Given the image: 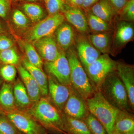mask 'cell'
<instances>
[{"label":"cell","mask_w":134,"mask_h":134,"mask_svg":"<svg viewBox=\"0 0 134 134\" xmlns=\"http://www.w3.org/2000/svg\"><path fill=\"white\" fill-rule=\"evenodd\" d=\"M50 134H65L62 113L48 97H41L25 111Z\"/></svg>","instance_id":"obj_1"},{"label":"cell","mask_w":134,"mask_h":134,"mask_svg":"<svg viewBox=\"0 0 134 134\" xmlns=\"http://www.w3.org/2000/svg\"><path fill=\"white\" fill-rule=\"evenodd\" d=\"M66 55L69 63L71 86L86 101L93 96L96 91L79 60L76 52L74 49L69 48Z\"/></svg>","instance_id":"obj_2"},{"label":"cell","mask_w":134,"mask_h":134,"mask_svg":"<svg viewBox=\"0 0 134 134\" xmlns=\"http://www.w3.org/2000/svg\"><path fill=\"white\" fill-rule=\"evenodd\" d=\"M98 90L99 91L108 102L115 108L133 113L130 108L126 91L116 71L104 81Z\"/></svg>","instance_id":"obj_3"},{"label":"cell","mask_w":134,"mask_h":134,"mask_svg":"<svg viewBox=\"0 0 134 134\" xmlns=\"http://www.w3.org/2000/svg\"><path fill=\"white\" fill-rule=\"evenodd\" d=\"M86 102L90 113L103 125L108 134H113L115 118L119 110L108 102L99 90Z\"/></svg>","instance_id":"obj_4"},{"label":"cell","mask_w":134,"mask_h":134,"mask_svg":"<svg viewBox=\"0 0 134 134\" xmlns=\"http://www.w3.org/2000/svg\"><path fill=\"white\" fill-rule=\"evenodd\" d=\"M96 91L109 75L116 72L117 62L108 54L100 55L96 60L83 68Z\"/></svg>","instance_id":"obj_5"},{"label":"cell","mask_w":134,"mask_h":134,"mask_svg":"<svg viewBox=\"0 0 134 134\" xmlns=\"http://www.w3.org/2000/svg\"><path fill=\"white\" fill-rule=\"evenodd\" d=\"M17 129L23 134H47L46 130L31 115L18 110L5 113Z\"/></svg>","instance_id":"obj_6"},{"label":"cell","mask_w":134,"mask_h":134,"mask_svg":"<svg viewBox=\"0 0 134 134\" xmlns=\"http://www.w3.org/2000/svg\"><path fill=\"white\" fill-rule=\"evenodd\" d=\"M65 18L61 13L50 15L38 22L28 32L26 38L34 41L44 37L52 36L59 26L64 23Z\"/></svg>","instance_id":"obj_7"},{"label":"cell","mask_w":134,"mask_h":134,"mask_svg":"<svg viewBox=\"0 0 134 134\" xmlns=\"http://www.w3.org/2000/svg\"><path fill=\"white\" fill-rule=\"evenodd\" d=\"M86 100L70 86V93L65 103L62 113L74 119L83 120L90 113Z\"/></svg>","instance_id":"obj_8"},{"label":"cell","mask_w":134,"mask_h":134,"mask_svg":"<svg viewBox=\"0 0 134 134\" xmlns=\"http://www.w3.org/2000/svg\"><path fill=\"white\" fill-rule=\"evenodd\" d=\"M44 65L49 75L60 83L68 86L71 85L69 63L63 51H61L57 59L53 61L46 62Z\"/></svg>","instance_id":"obj_9"},{"label":"cell","mask_w":134,"mask_h":134,"mask_svg":"<svg viewBox=\"0 0 134 134\" xmlns=\"http://www.w3.org/2000/svg\"><path fill=\"white\" fill-rule=\"evenodd\" d=\"M48 96L58 110H62L70 93V85L68 86L60 83L55 78L48 76Z\"/></svg>","instance_id":"obj_10"},{"label":"cell","mask_w":134,"mask_h":134,"mask_svg":"<svg viewBox=\"0 0 134 134\" xmlns=\"http://www.w3.org/2000/svg\"><path fill=\"white\" fill-rule=\"evenodd\" d=\"M117 62L116 72L122 81L126 91L129 106L134 112V67L121 61Z\"/></svg>","instance_id":"obj_11"},{"label":"cell","mask_w":134,"mask_h":134,"mask_svg":"<svg viewBox=\"0 0 134 134\" xmlns=\"http://www.w3.org/2000/svg\"><path fill=\"white\" fill-rule=\"evenodd\" d=\"M34 46L41 58L46 62L53 61L60 54L55 40L52 36H47L33 41Z\"/></svg>","instance_id":"obj_12"},{"label":"cell","mask_w":134,"mask_h":134,"mask_svg":"<svg viewBox=\"0 0 134 134\" xmlns=\"http://www.w3.org/2000/svg\"><path fill=\"white\" fill-rule=\"evenodd\" d=\"M76 44L77 56L83 68L95 61L100 55V52L84 36L81 35L78 37Z\"/></svg>","instance_id":"obj_13"},{"label":"cell","mask_w":134,"mask_h":134,"mask_svg":"<svg viewBox=\"0 0 134 134\" xmlns=\"http://www.w3.org/2000/svg\"><path fill=\"white\" fill-rule=\"evenodd\" d=\"M133 26L130 22L121 21L117 23L113 40L114 50L121 49L134 38Z\"/></svg>","instance_id":"obj_14"},{"label":"cell","mask_w":134,"mask_h":134,"mask_svg":"<svg viewBox=\"0 0 134 134\" xmlns=\"http://www.w3.org/2000/svg\"><path fill=\"white\" fill-rule=\"evenodd\" d=\"M63 13L65 18L78 31L82 33L88 32L89 27L87 19L81 9L71 7L66 5Z\"/></svg>","instance_id":"obj_15"},{"label":"cell","mask_w":134,"mask_h":134,"mask_svg":"<svg viewBox=\"0 0 134 134\" xmlns=\"http://www.w3.org/2000/svg\"><path fill=\"white\" fill-rule=\"evenodd\" d=\"M18 69L31 100L32 103H36L42 97L38 84L23 66L19 65Z\"/></svg>","instance_id":"obj_16"},{"label":"cell","mask_w":134,"mask_h":134,"mask_svg":"<svg viewBox=\"0 0 134 134\" xmlns=\"http://www.w3.org/2000/svg\"><path fill=\"white\" fill-rule=\"evenodd\" d=\"M134 132L133 113L119 110L116 115L113 133L126 134Z\"/></svg>","instance_id":"obj_17"},{"label":"cell","mask_w":134,"mask_h":134,"mask_svg":"<svg viewBox=\"0 0 134 134\" xmlns=\"http://www.w3.org/2000/svg\"><path fill=\"white\" fill-rule=\"evenodd\" d=\"M56 31V41L58 46L63 51L68 50L72 46L75 38V34L70 25L63 23Z\"/></svg>","instance_id":"obj_18"},{"label":"cell","mask_w":134,"mask_h":134,"mask_svg":"<svg viewBox=\"0 0 134 134\" xmlns=\"http://www.w3.org/2000/svg\"><path fill=\"white\" fill-rule=\"evenodd\" d=\"M15 104L17 110L26 111L31 107L32 102L23 82L18 80L13 86Z\"/></svg>","instance_id":"obj_19"},{"label":"cell","mask_w":134,"mask_h":134,"mask_svg":"<svg viewBox=\"0 0 134 134\" xmlns=\"http://www.w3.org/2000/svg\"><path fill=\"white\" fill-rule=\"evenodd\" d=\"M23 66L37 82L43 97L48 96V76L42 69L32 65L26 58L23 59Z\"/></svg>","instance_id":"obj_20"},{"label":"cell","mask_w":134,"mask_h":134,"mask_svg":"<svg viewBox=\"0 0 134 134\" xmlns=\"http://www.w3.org/2000/svg\"><path fill=\"white\" fill-rule=\"evenodd\" d=\"M0 107L5 113L16 110L13 86L11 83L3 82L0 89Z\"/></svg>","instance_id":"obj_21"},{"label":"cell","mask_w":134,"mask_h":134,"mask_svg":"<svg viewBox=\"0 0 134 134\" xmlns=\"http://www.w3.org/2000/svg\"><path fill=\"white\" fill-rule=\"evenodd\" d=\"M91 9L93 14L108 23L111 22L116 13L108 0H99Z\"/></svg>","instance_id":"obj_22"},{"label":"cell","mask_w":134,"mask_h":134,"mask_svg":"<svg viewBox=\"0 0 134 134\" xmlns=\"http://www.w3.org/2000/svg\"><path fill=\"white\" fill-rule=\"evenodd\" d=\"M63 115L65 134H91L83 120Z\"/></svg>","instance_id":"obj_23"},{"label":"cell","mask_w":134,"mask_h":134,"mask_svg":"<svg viewBox=\"0 0 134 134\" xmlns=\"http://www.w3.org/2000/svg\"><path fill=\"white\" fill-rule=\"evenodd\" d=\"M88 39L100 52L108 54L111 53V37L107 32L91 34L88 36Z\"/></svg>","instance_id":"obj_24"},{"label":"cell","mask_w":134,"mask_h":134,"mask_svg":"<svg viewBox=\"0 0 134 134\" xmlns=\"http://www.w3.org/2000/svg\"><path fill=\"white\" fill-rule=\"evenodd\" d=\"M88 26L92 30L96 32H107L110 30L108 23L93 14L89 13L86 16Z\"/></svg>","instance_id":"obj_25"},{"label":"cell","mask_w":134,"mask_h":134,"mask_svg":"<svg viewBox=\"0 0 134 134\" xmlns=\"http://www.w3.org/2000/svg\"><path fill=\"white\" fill-rule=\"evenodd\" d=\"M25 14L34 22L40 21L44 16V10L41 6L34 3H25L22 7Z\"/></svg>","instance_id":"obj_26"},{"label":"cell","mask_w":134,"mask_h":134,"mask_svg":"<svg viewBox=\"0 0 134 134\" xmlns=\"http://www.w3.org/2000/svg\"><path fill=\"white\" fill-rule=\"evenodd\" d=\"M24 48L28 61L32 65L42 70L43 63L42 58L34 46L29 42H26L24 44Z\"/></svg>","instance_id":"obj_27"},{"label":"cell","mask_w":134,"mask_h":134,"mask_svg":"<svg viewBox=\"0 0 134 134\" xmlns=\"http://www.w3.org/2000/svg\"><path fill=\"white\" fill-rule=\"evenodd\" d=\"M83 120L91 134H108L103 125L91 113Z\"/></svg>","instance_id":"obj_28"},{"label":"cell","mask_w":134,"mask_h":134,"mask_svg":"<svg viewBox=\"0 0 134 134\" xmlns=\"http://www.w3.org/2000/svg\"><path fill=\"white\" fill-rule=\"evenodd\" d=\"M19 60L17 53L12 48L0 52V61L5 65H17Z\"/></svg>","instance_id":"obj_29"},{"label":"cell","mask_w":134,"mask_h":134,"mask_svg":"<svg viewBox=\"0 0 134 134\" xmlns=\"http://www.w3.org/2000/svg\"><path fill=\"white\" fill-rule=\"evenodd\" d=\"M0 134H19L18 130L5 113L0 114Z\"/></svg>","instance_id":"obj_30"},{"label":"cell","mask_w":134,"mask_h":134,"mask_svg":"<svg viewBox=\"0 0 134 134\" xmlns=\"http://www.w3.org/2000/svg\"><path fill=\"white\" fill-rule=\"evenodd\" d=\"M49 15L63 12L66 4L63 0H44Z\"/></svg>","instance_id":"obj_31"},{"label":"cell","mask_w":134,"mask_h":134,"mask_svg":"<svg viewBox=\"0 0 134 134\" xmlns=\"http://www.w3.org/2000/svg\"><path fill=\"white\" fill-rule=\"evenodd\" d=\"M119 13L121 21H134V0H128Z\"/></svg>","instance_id":"obj_32"},{"label":"cell","mask_w":134,"mask_h":134,"mask_svg":"<svg viewBox=\"0 0 134 134\" xmlns=\"http://www.w3.org/2000/svg\"><path fill=\"white\" fill-rule=\"evenodd\" d=\"M16 75V70L14 65L5 64L0 68L1 76L8 82L14 81Z\"/></svg>","instance_id":"obj_33"},{"label":"cell","mask_w":134,"mask_h":134,"mask_svg":"<svg viewBox=\"0 0 134 134\" xmlns=\"http://www.w3.org/2000/svg\"><path fill=\"white\" fill-rule=\"evenodd\" d=\"M12 20L15 25L20 29H26L29 26V19L26 16L19 10L15 9L14 11Z\"/></svg>","instance_id":"obj_34"},{"label":"cell","mask_w":134,"mask_h":134,"mask_svg":"<svg viewBox=\"0 0 134 134\" xmlns=\"http://www.w3.org/2000/svg\"><path fill=\"white\" fill-rule=\"evenodd\" d=\"M11 0H0V17L5 19L7 16L11 5Z\"/></svg>","instance_id":"obj_35"},{"label":"cell","mask_w":134,"mask_h":134,"mask_svg":"<svg viewBox=\"0 0 134 134\" xmlns=\"http://www.w3.org/2000/svg\"><path fill=\"white\" fill-rule=\"evenodd\" d=\"M12 40L7 36L0 35V52L9 48L13 46Z\"/></svg>","instance_id":"obj_36"},{"label":"cell","mask_w":134,"mask_h":134,"mask_svg":"<svg viewBox=\"0 0 134 134\" xmlns=\"http://www.w3.org/2000/svg\"><path fill=\"white\" fill-rule=\"evenodd\" d=\"M116 12H119L128 0H108Z\"/></svg>","instance_id":"obj_37"},{"label":"cell","mask_w":134,"mask_h":134,"mask_svg":"<svg viewBox=\"0 0 134 134\" xmlns=\"http://www.w3.org/2000/svg\"><path fill=\"white\" fill-rule=\"evenodd\" d=\"M65 3H66L68 6L71 7L78 8L81 7L84 0H63Z\"/></svg>","instance_id":"obj_38"},{"label":"cell","mask_w":134,"mask_h":134,"mask_svg":"<svg viewBox=\"0 0 134 134\" xmlns=\"http://www.w3.org/2000/svg\"><path fill=\"white\" fill-rule=\"evenodd\" d=\"M99 0H84L81 7L84 10H88L96 4Z\"/></svg>","instance_id":"obj_39"},{"label":"cell","mask_w":134,"mask_h":134,"mask_svg":"<svg viewBox=\"0 0 134 134\" xmlns=\"http://www.w3.org/2000/svg\"><path fill=\"white\" fill-rule=\"evenodd\" d=\"M2 78L0 76V89L1 88L3 83V81Z\"/></svg>","instance_id":"obj_40"},{"label":"cell","mask_w":134,"mask_h":134,"mask_svg":"<svg viewBox=\"0 0 134 134\" xmlns=\"http://www.w3.org/2000/svg\"><path fill=\"white\" fill-rule=\"evenodd\" d=\"M21 1H28L30 2H36L37 1H40V0H19Z\"/></svg>","instance_id":"obj_41"},{"label":"cell","mask_w":134,"mask_h":134,"mask_svg":"<svg viewBox=\"0 0 134 134\" xmlns=\"http://www.w3.org/2000/svg\"><path fill=\"white\" fill-rule=\"evenodd\" d=\"M5 112L0 107V114H5Z\"/></svg>","instance_id":"obj_42"},{"label":"cell","mask_w":134,"mask_h":134,"mask_svg":"<svg viewBox=\"0 0 134 134\" xmlns=\"http://www.w3.org/2000/svg\"><path fill=\"white\" fill-rule=\"evenodd\" d=\"M113 134H134V132L133 133H126V134H120V133H113Z\"/></svg>","instance_id":"obj_43"},{"label":"cell","mask_w":134,"mask_h":134,"mask_svg":"<svg viewBox=\"0 0 134 134\" xmlns=\"http://www.w3.org/2000/svg\"><path fill=\"white\" fill-rule=\"evenodd\" d=\"M2 30V25L1 24V23H0V31H1V30Z\"/></svg>","instance_id":"obj_44"},{"label":"cell","mask_w":134,"mask_h":134,"mask_svg":"<svg viewBox=\"0 0 134 134\" xmlns=\"http://www.w3.org/2000/svg\"></svg>","instance_id":"obj_45"}]
</instances>
